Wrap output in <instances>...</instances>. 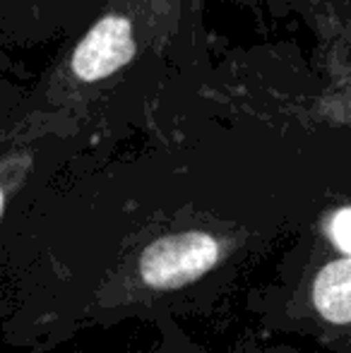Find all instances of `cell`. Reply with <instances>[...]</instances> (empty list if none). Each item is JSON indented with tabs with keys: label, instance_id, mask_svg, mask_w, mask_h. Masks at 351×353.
<instances>
[{
	"label": "cell",
	"instance_id": "6da1fadb",
	"mask_svg": "<svg viewBox=\"0 0 351 353\" xmlns=\"http://www.w3.org/2000/svg\"><path fill=\"white\" fill-rule=\"evenodd\" d=\"M221 260V245L212 233L181 231L152 241L137 257L135 274L152 291H174L200 279Z\"/></svg>",
	"mask_w": 351,
	"mask_h": 353
},
{
	"label": "cell",
	"instance_id": "7a4b0ae2",
	"mask_svg": "<svg viewBox=\"0 0 351 353\" xmlns=\"http://www.w3.org/2000/svg\"><path fill=\"white\" fill-rule=\"evenodd\" d=\"M135 56V43L130 37V22L126 17H103L92 32L82 39L72 53V70L85 82L108 77L121 70Z\"/></svg>",
	"mask_w": 351,
	"mask_h": 353
},
{
	"label": "cell",
	"instance_id": "3957f363",
	"mask_svg": "<svg viewBox=\"0 0 351 353\" xmlns=\"http://www.w3.org/2000/svg\"><path fill=\"white\" fill-rule=\"evenodd\" d=\"M313 305L332 325L351 322V257L332 260L313 281Z\"/></svg>",
	"mask_w": 351,
	"mask_h": 353
},
{
	"label": "cell",
	"instance_id": "277c9868",
	"mask_svg": "<svg viewBox=\"0 0 351 353\" xmlns=\"http://www.w3.org/2000/svg\"><path fill=\"white\" fill-rule=\"evenodd\" d=\"M330 238L332 243L351 257V207L347 210H339L330 221Z\"/></svg>",
	"mask_w": 351,
	"mask_h": 353
},
{
	"label": "cell",
	"instance_id": "5b68a950",
	"mask_svg": "<svg viewBox=\"0 0 351 353\" xmlns=\"http://www.w3.org/2000/svg\"><path fill=\"white\" fill-rule=\"evenodd\" d=\"M145 353H200V349L192 346L178 327L169 325L164 330V339H161V344L154 346V349H147Z\"/></svg>",
	"mask_w": 351,
	"mask_h": 353
},
{
	"label": "cell",
	"instance_id": "8992f818",
	"mask_svg": "<svg viewBox=\"0 0 351 353\" xmlns=\"http://www.w3.org/2000/svg\"><path fill=\"white\" fill-rule=\"evenodd\" d=\"M270 353H291V351H270Z\"/></svg>",
	"mask_w": 351,
	"mask_h": 353
}]
</instances>
